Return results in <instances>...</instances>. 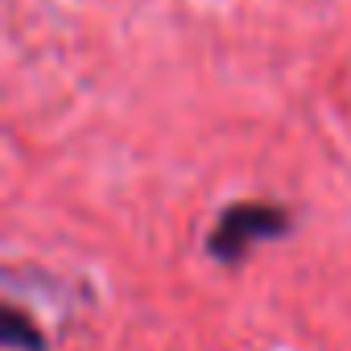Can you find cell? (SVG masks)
Returning <instances> with one entry per match:
<instances>
[{
  "instance_id": "obj_1",
  "label": "cell",
  "mask_w": 351,
  "mask_h": 351,
  "mask_svg": "<svg viewBox=\"0 0 351 351\" xmlns=\"http://www.w3.org/2000/svg\"><path fill=\"white\" fill-rule=\"evenodd\" d=\"M289 232V211H281L277 203H232L219 223L207 236V252L219 265H240L248 256V248L265 244V240H281Z\"/></svg>"
},
{
  "instance_id": "obj_2",
  "label": "cell",
  "mask_w": 351,
  "mask_h": 351,
  "mask_svg": "<svg viewBox=\"0 0 351 351\" xmlns=\"http://www.w3.org/2000/svg\"><path fill=\"white\" fill-rule=\"evenodd\" d=\"M0 335H5V347H13V351H46L42 330L17 306H5V314H0Z\"/></svg>"
}]
</instances>
